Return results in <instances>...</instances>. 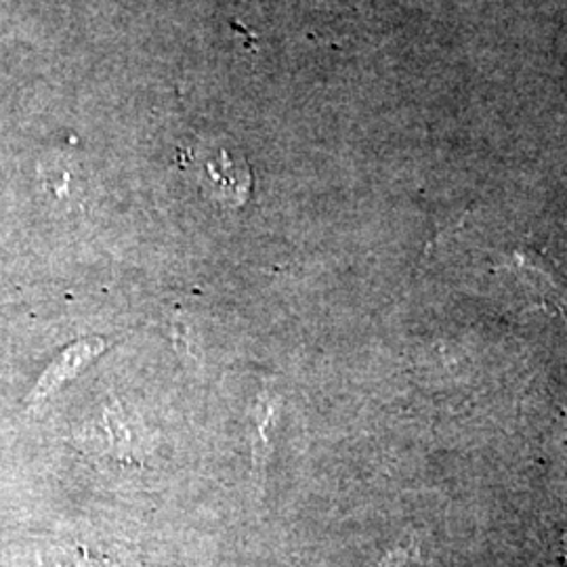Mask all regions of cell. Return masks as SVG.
<instances>
[{
    "label": "cell",
    "instance_id": "obj_1",
    "mask_svg": "<svg viewBox=\"0 0 567 567\" xmlns=\"http://www.w3.org/2000/svg\"><path fill=\"white\" fill-rule=\"evenodd\" d=\"M198 182L213 203L225 208H238L250 194L252 173L243 156L229 150H217L215 154L204 156Z\"/></svg>",
    "mask_w": 567,
    "mask_h": 567
},
{
    "label": "cell",
    "instance_id": "obj_2",
    "mask_svg": "<svg viewBox=\"0 0 567 567\" xmlns=\"http://www.w3.org/2000/svg\"><path fill=\"white\" fill-rule=\"evenodd\" d=\"M102 339H82L79 343L70 344L65 351H61L60 358L44 370L30 395V402H42L44 398H49L58 386L76 377L97 353H102Z\"/></svg>",
    "mask_w": 567,
    "mask_h": 567
}]
</instances>
